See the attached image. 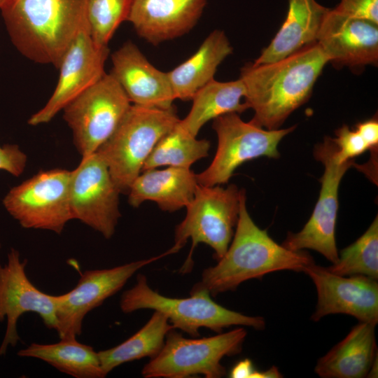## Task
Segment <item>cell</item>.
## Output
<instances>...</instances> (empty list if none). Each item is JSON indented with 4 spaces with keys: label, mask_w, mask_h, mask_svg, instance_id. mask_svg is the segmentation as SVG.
<instances>
[{
    "label": "cell",
    "mask_w": 378,
    "mask_h": 378,
    "mask_svg": "<svg viewBox=\"0 0 378 378\" xmlns=\"http://www.w3.org/2000/svg\"><path fill=\"white\" fill-rule=\"evenodd\" d=\"M328 58L316 42L276 62L245 64L240 71L244 102L254 111L251 120L277 130L310 97Z\"/></svg>",
    "instance_id": "6da1fadb"
},
{
    "label": "cell",
    "mask_w": 378,
    "mask_h": 378,
    "mask_svg": "<svg viewBox=\"0 0 378 378\" xmlns=\"http://www.w3.org/2000/svg\"><path fill=\"white\" fill-rule=\"evenodd\" d=\"M233 239L218 263L205 269L190 293L206 291L211 296L233 291L243 282L262 279L281 270L303 272L314 262L304 251H291L279 245L256 225L246 208V192L241 190L240 207Z\"/></svg>",
    "instance_id": "7a4b0ae2"
},
{
    "label": "cell",
    "mask_w": 378,
    "mask_h": 378,
    "mask_svg": "<svg viewBox=\"0 0 378 378\" xmlns=\"http://www.w3.org/2000/svg\"><path fill=\"white\" fill-rule=\"evenodd\" d=\"M0 12L18 52L57 69L73 40L88 24L87 0H7Z\"/></svg>",
    "instance_id": "3957f363"
},
{
    "label": "cell",
    "mask_w": 378,
    "mask_h": 378,
    "mask_svg": "<svg viewBox=\"0 0 378 378\" xmlns=\"http://www.w3.org/2000/svg\"><path fill=\"white\" fill-rule=\"evenodd\" d=\"M179 120L174 106L131 105L111 136L96 151L120 193H128L155 145Z\"/></svg>",
    "instance_id": "277c9868"
},
{
    "label": "cell",
    "mask_w": 378,
    "mask_h": 378,
    "mask_svg": "<svg viewBox=\"0 0 378 378\" xmlns=\"http://www.w3.org/2000/svg\"><path fill=\"white\" fill-rule=\"evenodd\" d=\"M186 298L160 295L148 284L146 276L138 274L134 286L125 291L120 307L125 314L139 309H153L164 314L174 329L197 337L200 329L206 328L217 333L232 326L263 330L265 321L260 316H251L228 309L214 302L208 292L190 293Z\"/></svg>",
    "instance_id": "5b68a950"
},
{
    "label": "cell",
    "mask_w": 378,
    "mask_h": 378,
    "mask_svg": "<svg viewBox=\"0 0 378 378\" xmlns=\"http://www.w3.org/2000/svg\"><path fill=\"white\" fill-rule=\"evenodd\" d=\"M241 190L234 184L224 188L220 186L198 184L194 197L187 205L185 218L175 229L174 247L178 251L191 239L192 246L181 272L192 270L195 248L200 243L210 246L218 260L227 251L236 227Z\"/></svg>",
    "instance_id": "8992f818"
},
{
    "label": "cell",
    "mask_w": 378,
    "mask_h": 378,
    "mask_svg": "<svg viewBox=\"0 0 378 378\" xmlns=\"http://www.w3.org/2000/svg\"><path fill=\"white\" fill-rule=\"evenodd\" d=\"M244 328L202 338H186L171 330L160 353L143 368L146 378H186L204 375L220 378L226 373L221 365L225 356L238 354L246 337Z\"/></svg>",
    "instance_id": "52a82bcc"
},
{
    "label": "cell",
    "mask_w": 378,
    "mask_h": 378,
    "mask_svg": "<svg viewBox=\"0 0 378 378\" xmlns=\"http://www.w3.org/2000/svg\"><path fill=\"white\" fill-rule=\"evenodd\" d=\"M213 120L218 139L216 152L210 165L196 174L198 184L204 186L227 183L235 169L247 161L263 156L279 158V142L296 127L266 130L251 121L244 122L237 113Z\"/></svg>",
    "instance_id": "ba28073f"
},
{
    "label": "cell",
    "mask_w": 378,
    "mask_h": 378,
    "mask_svg": "<svg viewBox=\"0 0 378 378\" xmlns=\"http://www.w3.org/2000/svg\"><path fill=\"white\" fill-rule=\"evenodd\" d=\"M131 105L112 74L105 73L62 109L82 158L95 153L111 136Z\"/></svg>",
    "instance_id": "9c48e42d"
},
{
    "label": "cell",
    "mask_w": 378,
    "mask_h": 378,
    "mask_svg": "<svg viewBox=\"0 0 378 378\" xmlns=\"http://www.w3.org/2000/svg\"><path fill=\"white\" fill-rule=\"evenodd\" d=\"M337 150L332 138L327 136L315 146L314 157L324 167L318 201L302 229L288 233L282 244L291 251L314 250L332 264L339 258L335 240L339 186L346 172L354 164V160L340 162Z\"/></svg>",
    "instance_id": "30bf717a"
},
{
    "label": "cell",
    "mask_w": 378,
    "mask_h": 378,
    "mask_svg": "<svg viewBox=\"0 0 378 378\" xmlns=\"http://www.w3.org/2000/svg\"><path fill=\"white\" fill-rule=\"evenodd\" d=\"M71 171H42L12 188L3 200L9 214L24 228L61 234L74 219L69 199Z\"/></svg>",
    "instance_id": "8fae6325"
},
{
    "label": "cell",
    "mask_w": 378,
    "mask_h": 378,
    "mask_svg": "<svg viewBox=\"0 0 378 378\" xmlns=\"http://www.w3.org/2000/svg\"><path fill=\"white\" fill-rule=\"evenodd\" d=\"M120 191L107 165L95 152L71 171L69 199L74 219L101 233L106 239L114 234L120 217Z\"/></svg>",
    "instance_id": "7c38bea8"
},
{
    "label": "cell",
    "mask_w": 378,
    "mask_h": 378,
    "mask_svg": "<svg viewBox=\"0 0 378 378\" xmlns=\"http://www.w3.org/2000/svg\"><path fill=\"white\" fill-rule=\"evenodd\" d=\"M174 253L176 251L172 247L148 259L85 271L71 290L57 296L56 331L60 340H76L82 332L83 321L88 312L118 292L139 270Z\"/></svg>",
    "instance_id": "4fadbf2b"
},
{
    "label": "cell",
    "mask_w": 378,
    "mask_h": 378,
    "mask_svg": "<svg viewBox=\"0 0 378 378\" xmlns=\"http://www.w3.org/2000/svg\"><path fill=\"white\" fill-rule=\"evenodd\" d=\"M108 46H99L92 39L88 24L73 40L58 66L59 78L45 106L28 120L32 126L49 122L58 112L96 83L106 72Z\"/></svg>",
    "instance_id": "5bb4252c"
},
{
    "label": "cell",
    "mask_w": 378,
    "mask_h": 378,
    "mask_svg": "<svg viewBox=\"0 0 378 378\" xmlns=\"http://www.w3.org/2000/svg\"><path fill=\"white\" fill-rule=\"evenodd\" d=\"M27 265V260H21L20 252L13 248L7 262L0 263V323L7 320L0 356L20 340L17 323L25 312L38 314L49 329L56 330L57 327V296L44 293L31 284L26 274Z\"/></svg>",
    "instance_id": "9a60e30c"
},
{
    "label": "cell",
    "mask_w": 378,
    "mask_h": 378,
    "mask_svg": "<svg viewBox=\"0 0 378 378\" xmlns=\"http://www.w3.org/2000/svg\"><path fill=\"white\" fill-rule=\"evenodd\" d=\"M303 272L311 278L317 291L318 301L312 316L314 321L329 314H343L377 325V280L363 275H337L315 262Z\"/></svg>",
    "instance_id": "2e32d148"
},
{
    "label": "cell",
    "mask_w": 378,
    "mask_h": 378,
    "mask_svg": "<svg viewBox=\"0 0 378 378\" xmlns=\"http://www.w3.org/2000/svg\"><path fill=\"white\" fill-rule=\"evenodd\" d=\"M316 43L334 64L351 67L377 64L378 24L330 9Z\"/></svg>",
    "instance_id": "e0dca14e"
},
{
    "label": "cell",
    "mask_w": 378,
    "mask_h": 378,
    "mask_svg": "<svg viewBox=\"0 0 378 378\" xmlns=\"http://www.w3.org/2000/svg\"><path fill=\"white\" fill-rule=\"evenodd\" d=\"M111 74L132 104L169 108L176 99L167 72L155 67L132 41L111 55Z\"/></svg>",
    "instance_id": "ac0fdd59"
},
{
    "label": "cell",
    "mask_w": 378,
    "mask_h": 378,
    "mask_svg": "<svg viewBox=\"0 0 378 378\" xmlns=\"http://www.w3.org/2000/svg\"><path fill=\"white\" fill-rule=\"evenodd\" d=\"M207 0H134L127 20L136 34L156 46L189 32Z\"/></svg>",
    "instance_id": "d6986e66"
},
{
    "label": "cell",
    "mask_w": 378,
    "mask_h": 378,
    "mask_svg": "<svg viewBox=\"0 0 378 378\" xmlns=\"http://www.w3.org/2000/svg\"><path fill=\"white\" fill-rule=\"evenodd\" d=\"M197 186L196 174L190 168L144 170L131 184L128 202L138 207L146 201H152L162 211L174 212L187 206Z\"/></svg>",
    "instance_id": "ffe728a7"
},
{
    "label": "cell",
    "mask_w": 378,
    "mask_h": 378,
    "mask_svg": "<svg viewBox=\"0 0 378 378\" xmlns=\"http://www.w3.org/2000/svg\"><path fill=\"white\" fill-rule=\"evenodd\" d=\"M329 10L330 8L316 0H288L284 23L269 46L253 63L274 62L316 43Z\"/></svg>",
    "instance_id": "44dd1931"
},
{
    "label": "cell",
    "mask_w": 378,
    "mask_h": 378,
    "mask_svg": "<svg viewBox=\"0 0 378 378\" xmlns=\"http://www.w3.org/2000/svg\"><path fill=\"white\" fill-rule=\"evenodd\" d=\"M375 324L360 322L324 356L315 372L323 378H362L368 376L377 357Z\"/></svg>",
    "instance_id": "7402d4cb"
},
{
    "label": "cell",
    "mask_w": 378,
    "mask_h": 378,
    "mask_svg": "<svg viewBox=\"0 0 378 378\" xmlns=\"http://www.w3.org/2000/svg\"><path fill=\"white\" fill-rule=\"evenodd\" d=\"M232 52L223 31L211 32L192 56L167 72L175 99L192 100L200 88L214 79L218 67Z\"/></svg>",
    "instance_id": "603a6c76"
},
{
    "label": "cell",
    "mask_w": 378,
    "mask_h": 378,
    "mask_svg": "<svg viewBox=\"0 0 378 378\" xmlns=\"http://www.w3.org/2000/svg\"><path fill=\"white\" fill-rule=\"evenodd\" d=\"M245 89L240 78L221 82L213 79L193 96L188 114L180 119L181 127L197 136L202 127L211 120L230 113H240L248 109L244 99Z\"/></svg>",
    "instance_id": "cb8c5ba5"
},
{
    "label": "cell",
    "mask_w": 378,
    "mask_h": 378,
    "mask_svg": "<svg viewBox=\"0 0 378 378\" xmlns=\"http://www.w3.org/2000/svg\"><path fill=\"white\" fill-rule=\"evenodd\" d=\"M21 357L42 360L59 371L76 378L106 377L98 352L77 340H60L49 344L32 343L18 352Z\"/></svg>",
    "instance_id": "d4e9b609"
},
{
    "label": "cell",
    "mask_w": 378,
    "mask_h": 378,
    "mask_svg": "<svg viewBox=\"0 0 378 378\" xmlns=\"http://www.w3.org/2000/svg\"><path fill=\"white\" fill-rule=\"evenodd\" d=\"M173 326L162 313L154 311L148 322L127 340L114 347L98 352L106 376L116 367L144 357L150 359L162 349Z\"/></svg>",
    "instance_id": "484cf974"
},
{
    "label": "cell",
    "mask_w": 378,
    "mask_h": 378,
    "mask_svg": "<svg viewBox=\"0 0 378 378\" xmlns=\"http://www.w3.org/2000/svg\"><path fill=\"white\" fill-rule=\"evenodd\" d=\"M179 121L155 145L142 171L163 166L190 168L197 160L208 156L209 141L197 139L183 129Z\"/></svg>",
    "instance_id": "4316f807"
},
{
    "label": "cell",
    "mask_w": 378,
    "mask_h": 378,
    "mask_svg": "<svg viewBox=\"0 0 378 378\" xmlns=\"http://www.w3.org/2000/svg\"><path fill=\"white\" fill-rule=\"evenodd\" d=\"M326 268L340 276L363 275L377 280V216L362 236L340 251L338 260Z\"/></svg>",
    "instance_id": "83f0119b"
},
{
    "label": "cell",
    "mask_w": 378,
    "mask_h": 378,
    "mask_svg": "<svg viewBox=\"0 0 378 378\" xmlns=\"http://www.w3.org/2000/svg\"><path fill=\"white\" fill-rule=\"evenodd\" d=\"M133 1L87 0L89 32L97 45L108 46L118 27L127 20Z\"/></svg>",
    "instance_id": "f1b7e54d"
},
{
    "label": "cell",
    "mask_w": 378,
    "mask_h": 378,
    "mask_svg": "<svg viewBox=\"0 0 378 378\" xmlns=\"http://www.w3.org/2000/svg\"><path fill=\"white\" fill-rule=\"evenodd\" d=\"M335 136L332 139L337 146V158L341 162L354 160L368 150L366 143L358 132L347 125L338 128L335 131Z\"/></svg>",
    "instance_id": "f546056e"
},
{
    "label": "cell",
    "mask_w": 378,
    "mask_h": 378,
    "mask_svg": "<svg viewBox=\"0 0 378 378\" xmlns=\"http://www.w3.org/2000/svg\"><path fill=\"white\" fill-rule=\"evenodd\" d=\"M332 9L350 17L378 24V0H340Z\"/></svg>",
    "instance_id": "4dcf8cb0"
},
{
    "label": "cell",
    "mask_w": 378,
    "mask_h": 378,
    "mask_svg": "<svg viewBox=\"0 0 378 378\" xmlns=\"http://www.w3.org/2000/svg\"><path fill=\"white\" fill-rule=\"evenodd\" d=\"M27 157L17 144L0 146V170L15 176L21 175L27 164Z\"/></svg>",
    "instance_id": "1f68e13d"
},
{
    "label": "cell",
    "mask_w": 378,
    "mask_h": 378,
    "mask_svg": "<svg viewBox=\"0 0 378 378\" xmlns=\"http://www.w3.org/2000/svg\"><path fill=\"white\" fill-rule=\"evenodd\" d=\"M355 130L366 143L368 150H377L378 146V120L377 117L360 122Z\"/></svg>",
    "instance_id": "d6a6232c"
},
{
    "label": "cell",
    "mask_w": 378,
    "mask_h": 378,
    "mask_svg": "<svg viewBox=\"0 0 378 378\" xmlns=\"http://www.w3.org/2000/svg\"><path fill=\"white\" fill-rule=\"evenodd\" d=\"M256 370L252 361L246 358L237 363L230 373L232 378H253Z\"/></svg>",
    "instance_id": "836d02e7"
},
{
    "label": "cell",
    "mask_w": 378,
    "mask_h": 378,
    "mask_svg": "<svg viewBox=\"0 0 378 378\" xmlns=\"http://www.w3.org/2000/svg\"><path fill=\"white\" fill-rule=\"evenodd\" d=\"M282 377L278 368L276 366H272L262 372L256 370L253 378H279Z\"/></svg>",
    "instance_id": "e575fe53"
},
{
    "label": "cell",
    "mask_w": 378,
    "mask_h": 378,
    "mask_svg": "<svg viewBox=\"0 0 378 378\" xmlns=\"http://www.w3.org/2000/svg\"><path fill=\"white\" fill-rule=\"evenodd\" d=\"M6 1L7 0H0V10Z\"/></svg>",
    "instance_id": "d590c367"
}]
</instances>
